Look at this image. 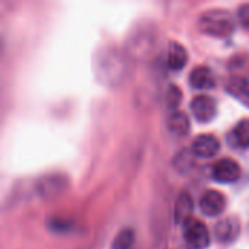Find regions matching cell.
<instances>
[{"label":"cell","mask_w":249,"mask_h":249,"mask_svg":"<svg viewBox=\"0 0 249 249\" xmlns=\"http://www.w3.org/2000/svg\"><path fill=\"white\" fill-rule=\"evenodd\" d=\"M191 150H193L194 156H198L203 159H210L219 153L220 142L212 134H201V136L196 137V140L193 142Z\"/></svg>","instance_id":"obj_7"},{"label":"cell","mask_w":249,"mask_h":249,"mask_svg":"<svg viewBox=\"0 0 249 249\" xmlns=\"http://www.w3.org/2000/svg\"><path fill=\"white\" fill-rule=\"evenodd\" d=\"M241 177V166L231 158L220 159L213 166V178L219 184H233Z\"/></svg>","instance_id":"obj_4"},{"label":"cell","mask_w":249,"mask_h":249,"mask_svg":"<svg viewBox=\"0 0 249 249\" xmlns=\"http://www.w3.org/2000/svg\"><path fill=\"white\" fill-rule=\"evenodd\" d=\"M226 90L229 92V95L238 99L244 107L249 108V80L239 76H233L228 80Z\"/></svg>","instance_id":"obj_10"},{"label":"cell","mask_w":249,"mask_h":249,"mask_svg":"<svg viewBox=\"0 0 249 249\" xmlns=\"http://www.w3.org/2000/svg\"><path fill=\"white\" fill-rule=\"evenodd\" d=\"M225 207H226V198L217 190H209L200 198V209L209 217L222 214Z\"/></svg>","instance_id":"obj_6"},{"label":"cell","mask_w":249,"mask_h":249,"mask_svg":"<svg viewBox=\"0 0 249 249\" xmlns=\"http://www.w3.org/2000/svg\"><path fill=\"white\" fill-rule=\"evenodd\" d=\"M188 61V54L187 50L178 44V42H171L169 51H168V66L171 70H181L185 67Z\"/></svg>","instance_id":"obj_14"},{"label":"cell","mask_w":249,"mask_h":249,"mask_svg":"<svg viewBox=\"0 0 249 249\" xmlns=\"http://www.w3.org/2000/svg\"><path fill=\"white\" fill-rule=\"evenodd\" d=\"M197 25L203 34L214 38H228L235 31L233 18L222 9H213L204 12L200 16Z\"/></svg>","instance_id":"obj_1"},{"label":"cell","mask_w":249,"mask_h":249,"mask_svg":"<svg viewBox=\"0 0 249 249\" xmlns=\"http://www.w3.org/2000/svg\"><path fill=\"white\" fill-rule=\"evenodd\" d=\"M168 130L175 137H184L190 133V120L184 112L174 111L168 118Z\"/></svg>","instance_id":"obj_13"},{"label":"cell","mask_w":249,"mask_h":249,"mask_svg":"<svg viewBox=\"0 0 249 249\" xmlns=\"http://www.w3.org/2000/svg\"><path fill=\"white\" fill-rule=\"evenodd\" d=\"M191 112L198 123H210L217 112L216 102L209 95H197L191 101Z\"/></svg>","instance_id":"obj_5"},{"label":"cell","mask_w":249,"mask_h":249,"mask_svg":"<svg viewBox=\"0 0 249 249\" xmlns=\"http://www.w3.org/2000/svg\"><path fill=\"white\" fill-rule=\"evenodd\" d=\"M184 239L191 249H206L210 245V232L200 220H190L184 226Z\"/></svg>","instance_id":"obj_3"},{"label":"cell","mask_w":249,"mask_h":249,"mask_svg":"<svg viewBox=\"0 0 249 249\" xmlns=\"http://www.w3.org/2000/svg\"><path fill=\"white\" fill-rule=\"evenodd\" d=\"M241 232V225L239 220L233 216L226 217L223 220H220L216 228H214V235L216 239L222 244H232L238 239Z\"/></svg>","instance_id":"obj_8"},{"label":"cell","mask_w":249,"mask_h":249,"mask_svg":"<svg viewBox=\"0 0 249 249\" xmlns=\"http://www.w3.org/2000/svg\"><path fill=\"white\" fill-rule=\"evenodd\" d=\"M20 187L13 179L0 178V210L7 209L19 198Z\"/></svg>","instance_id":"obj_11"},{"label":"cell","mask_w":249,"mask_h":249,"mask_svg":"<svg viewBox=\"0 0 249 249\" xmlns=\"http://www.w3.org/2000/svg\"><path fill=\"white\" fill-rule=\"evenodd\" d=\"M69 185V179L63 174H47L35 179L34 191L42 200H54L60 197Z\"/></svg>","instance_id":"obj_2"},{"label":"cell","mask_w":249,"mask_h":249,"mask_svg":"<svg viewBox=\"0 0 249 249\" xmlns=\"http://www.w3.org/2000/svg\"><path fill=\"white\" fill-rule=\"evenodd\" d=\"M134 232L131 229H123L112 241L111 249H131L134 245Z\"/></svg>","instance_id":"obj_15"},{"label":"cell","mask_w":249,"mask_h":249,"mask_svg":"<svg viewBox=\"0 0 249 249\" xmlns=\"http://www.w3.org/2000/svg\"><path fill=\"white\" fill-rule=\"evenodd\" d=\"M238 20L244 28H249V3L239 6V9H238Z\"/></svg>","instance_id":"obj_18"},{"label":"cell","mask_w":249,"mask_h":249,"mask_svg":"<svg viewBox=\"0 0 249 249\" xmlns=\"http://www.w3.org/2000/svg\"><path fill=\"white\" fill-rule=\"evenodd\" d=\"M181 90L177 88V86H171L169 88V90H168V105L172 108V109H175L177 108V105L181 102Z\"/></svg>","instance_id":"obj_17"},{"label":"cell","mask_w":249,"mask_h":249,"mask_svg":"<svg viewBox=\"0 0 249 249\" xmlns=\"http://www.w3.org/2000/svg\"><path fill=\"white\" fill-rule=\"evenodd\" d=\"M194 212V203L193 198L188 193H182L175 204V210H174V216H175V222L177 223H187L191 219V214Z\"/></svg>","instance_id":"obj_12"},{"label":"cell","mask_w":249,"mask_h":249,"mask_svg":"<svg viewBox=\"0 0 249 249\" xmlns=\"http://www.w3.org/2000/svg\"><path fill=\"white\" fill-rule=\"evenodd\" d=\"M190 85L197 90H209V89L214 88L216 82H214V76L209 67L198 66L190 74Z\"/></svg>","instance_id":"obj_9"},{"label":"cell","mask_w":249,"mask_h":249,"mask_svg":"<svg viewBox=\"0 0 249 249\" xmlns=\"http://www.w3.org/2000/svg\"><path fill=\"white\" fill-rule=\"evenodd\" d=\"M235 140H236V144L241 146V147H249V118L245 120H241L236 127H235Z\"/></svg>","instance_id":"obj_16"}]
</instances>
